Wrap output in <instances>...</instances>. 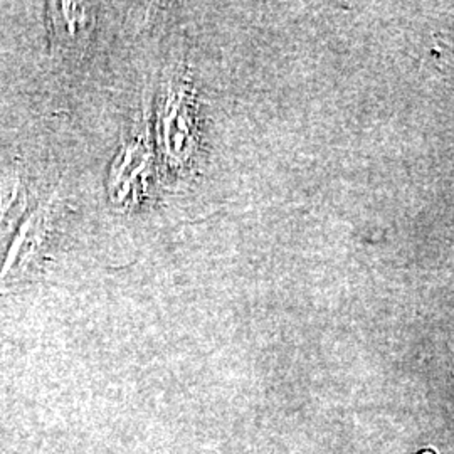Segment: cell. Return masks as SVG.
Instances as JSON below:
<instances>
[{
	"label": "cell",
	"mask_w": 454,
	"mask_h": 454,
	"mask_svg": "<svg viewBox=\"0 0 454 454\" xmlns=\"http://www.w3.org/2000/svg\"><path fill=\"white\" fill-rule=\"evenodd\" d=\"M95 16L91 5L61 2L51 5L52 35L61 48L82 46L93 29Z\"/></svg>",
	"instance_id": "obj_1"
},
{
	"label": "cell",
	"mask_w": 454,
	"mask_h": 454,
	"mask_svg": "<svg viewBox=\"0 0 454 454\" xmlns=\"http://www.w3.org/2000/svg\"><path fill=\"white\" fill-rule=\"evenodd\" d=\"M49 223V207H41L29 217V221L22 227L16 243L12 244L11 254L4 266V273L11 271L16 266L22 268L37 256V253L48 239Z\"/></svg>",
	"instance_id": "obj_2"
},
{
	"label": "cell",
	"mask_w": 454,
	"mask_h": 454,
	"mask_svg": "<svg viewBox=\"0 0 454 454\" xmlns=\"http://www.w3.org/2000/svg\"><path fill=\"white\" fill-rule=\"evenodd\" d=\"M19 200V184L17 180H5L0 184V224L7 219L9 212Z\"/></svg>",
	"instance_id": "obj_3"
}]
</instances>
